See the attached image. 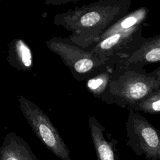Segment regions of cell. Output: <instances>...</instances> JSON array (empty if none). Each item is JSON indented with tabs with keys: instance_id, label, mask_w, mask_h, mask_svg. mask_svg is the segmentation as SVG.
Returning <instances> with one entry per match:
<instances>
[{
	"instance_id": "obj_7",
	"label": "cell",
	"mask_w": 160,
	"mask_h": 160,
	"mask_svg": "<svg viewBox=\"0 0 160 160\" xmlns=\"http://www.w3.org/2000/svg\"><path fill=\"white\" fill-rule=\"evenodd\" d=\"M160 62V34L146 38L141 48L114 66L143 69L145 65Z\"/></svg>"
},
{
	"instance_id": "obj_3",
	"label": "cell",
	"mask_w": 160,
	"mask_h": 160,
	"mask_svg": "<svg viewBox=\"0 0 160 160\" xmlns=\"http://www.w3.org/2000/svg\"><path fill=\"white\" fill-rule=\"evenodd\" d=\"M159 87L160 81L152 71L114 66L109 86L100 100L129 110Z\"/></svg>"
},
{
	"instance_id": "obj_5",
	"label": "cell",
	"mask_w": 160,
	"mask_h": 160,
	"mask_svg": "<svg viewBox=\"0 0 160 160\" xmlns=\"http://www.w3.org/2000/svg\"><path fill=\"white\" fill-rule=\"evenodd\" d=\"M21 111L40 141L61 160H71L69 151L48 116L22 95L18 97Z\"/></svg>"
},
{
	"instance_id": "obj_14",
	"label": "cell",
	"mask_w": 160,
	"mask_h": 160,
	"mask_svg": "<svg viewBox=\"0 0 160 160\" xmlns=\"http://www.w3.org/2000/svg\"><path fill=\"white\" fill-rule=\"evenodd\" d=\"M152 72L154 74V75L156 76V78L160 81V66L159 68H156L155 70H154L152 71Z\"/></svg>"
},
{
	"instance_id": "obj_1",
	"label": "cell",
	"mask_w": 160,
	"mask_h": 160,
	"mask_svg": "<svg viewBox=\"0 0 160 160\" xmlns=\"http://www.w3.org/2000/svg\"><path fill=\"white\" fill-rule=\"evenodd\" d=\"M131 0H99L76 6L54 16L55 25L62 26L71 34L73 42L87 48L97 42L111 26L130 12Z\"/></svg>"
},
{
	"instance_id": "obj_9",
	"label": "cell",
	"mask_w": 160,
	"mask_h": 160,
	"mask_svg": "<svg viewBox=\"0 0 160 160\" xmlns=\"http://www.w3.org/2000/svg\"><path fill=\"white\" fill-rule=\"evenodd\" d=\"M7 61L19 71H28L33 66V56L29 45L21 38L13 39L8 45Z\"/></svg>"
},
{
	"instance_id": "obj_2",
	"label": "cell",
	"mask_w": 160,
	"mask_h": 160,
	"mask_svg": "<svg viewBox=\"0 0 160 160\" xmlns=\"http://www.w3.org/2000/svg\"><path fill=\"white\" fill-rule=\"evenodd\" d=\"M148 12L144 7L130 11L108 29L97 42L84 49L113 69L118 62L128 59L142 46L146 39L142 36V24Z\"/></svg>"
},
{
	"instance_id": "obj_4",
	"label": "cell",
	"mask_w": 160,
	"mask_h": 160,
	"mask_svg": "<svg viewBox=\"0 0 160 160\" xmlns=\"http://www.w3.org/2000/svg\"><path fill=\"white\" fill-rule=\"evenodd\" d=\"M46 44L49 51L61 58L77 81H87L111 69L94 53L82 48L68 38L53 37L46 41Z\"/></svg>"
},
{
	"instance_id": "obj_10",
	"label": "cell",
	"mask_w": 160,
	"mask_h": 160,
	"mask_svg": "<svg viewBox=\"0 0 160 160\" xmlns=\"http://www.w3.org/2000/svg\"><path fill=\"white\" fill-rule=\"evenodd\" d=\"M91 139L98 160H115V154L111 144L105 138L104 127L94 116L88 120Z\"/></svg>"
},
{
	"instance_id": "obj_13",
	"label": "cell",
	"mask_w": 160,
	"mask_h": 160,
	"mask_svg": "<svg viewBox=\"0 0 160 160\" xmlns=\"http://www.w3.org/2000/svg\"><path fill=\"white\" fill-rule=\"evenodd\" d=\"M77 1L74 0H47L45 2L46 4H52V5H61L64 4H68L70 2H74Z\"/></svg>"
},
{
	"instance_id": "obj_6",
	"label": "cell",
	"mask_w": 160,
	"mask_h": 160,
	"mask_svg": "<svg viewBox=\"0 0 160 160\" xmlns=\"http://www.w3.org/2000/svg\"><path fill=\"white\" fill-rule=\"evenodd\" d=\"M127 144L146 160H160V132L138 112L129 110L126 121Z\"/></svg>"
},
{
	"instance_id": "obj_11",
	"label": "cell",
	"mask_w": 160,
	"mask_h": 160,
	"mask_svg": "<svg viewBox=\"0 0 160 160\" xmlns=\"http://www.w3.org/2000/svg\"><path fill=\"white\" fill-rule=\"evenodd\" d=\"M112 71L113 69H108L88 79L86 83L88 91L100 100L109 86Z\"/></svg>"
},
{
	"instance_id": "obj_12",
	"label": "cell",
	"mask_w": 160,
	"mask_h": 160,
	"mask_svg": "<svg viewBox=\"0 0 160 160\" xmlns=\"http://www.w3.org/2000/svg\"><path fill=\"white\" fill-rule=\"evenodd\" d=\"M132 110L156 115L160 114V87L151 92L142 101L134 106ZM130 110V109H129Z\"/></svg>"
},
{
	"instance_id": "obj_8",
	"label": "cell",
	"mask_w": 160,
	"mask_h": 160,
	"mask_svg": "<svg viewBox=\"0 0 160 160\" xmlns=\"http://www.w3.org/2000/svg\"><path fill=\"white\" fill-rule=\"evenodd\" d=\"M0 160H38L29 144L14 132L8 133L0 148Z\"/></svg>"
}]
</instances>
